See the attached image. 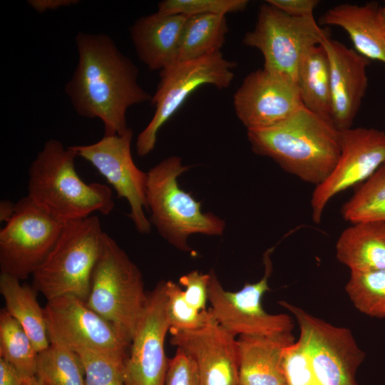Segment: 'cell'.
I'll return each mask as SVG.
<instances>
[{"label":"cell","instance_id":"obj_35","mask_svg":"<svg viewBox=\"0 0 385 385\" xmlns=\"http://www.w3.org/2000/svg\"><path fill=\"white\" fill-rule=\"evenodd\" d=\"M210 273L191 271L179 278V284L184 287V296L188 303L198 311L207 310Z\"/></svg>","mask_w":385,"mask_h":385},{"label":"cell","instance_id":"obj_23","mask_svg":"<svg viewBox=\"0 0 385 385\" xmlns=\"http://www.w3.org/2000/svg\"><path fill=\"white\" fill-rule=\"evenodd\" d=\"M36 291L14 276L0 274V293L6 310L21 325L40 352L49 346L50 341L43 308L38 302Z\"/></svg>","mask_w":385,"mask_h":385},{"label":"cell","instance_id":"obj_41","mask_svg":"<svg viewBox=\"0 0 385 385\" xmlns=\"http://www.w3.org/2000/svg\"><path fill=\"white\" fill-rule=\"evenodd\" d=\"M380 11H381L382 18H383V19H384V21L385 22V4H384V6H381Z\"/></svg>","mask_w":385,"mask_h":385},{"label":"cell","instance_id":"obj_25","mask_svg":"<svg viewBox=\"0 0 385 385\" xmlns=\"http://www.w3.org/2000/svg\"><path fill=\"white\" fill-rule=\"evenodd\" d=\"M227 31L225 16L199 14L188 16L181 34L176 62L220 51Z\"/></svg>","mask_w":385,"mask_h":385},{"label":"cell","instance_id":"obj_11","mask_svg":"<svg viewBox=\"0 0 385 385\" xmlns=\"http://www.w3.org/2000/svg\"><path fill=\"white\" fill-rule=\"evenodd\" d=\"M272 250L270 248L264 254L265 274L262 278L255 283H246L237 292L225 290L215 271L209 272V309L214 319L235 337L270 335L293 329L294 322L289 315L270 314L262 304L264 294L270 291L269 278L272 272L270 258Z\"/></svg>","mask_w":385,"mask_h":385},{"label":"cell","instance_id":"obj_1","mask_svg":"<svg viewBox=\"0 0 385 385\" xmlns=\"http://www.w3.org/2000/svg\"><path fill=\"white\" fill-rule=\"evenodd\" d=\"M76 45L78 61L66 93L79 115L102 121L104 135L122 134L128 109L152 98L138 83V68L106 34L79 32Z\"/></svg>","mask_w":385,"mask_h":385},{"label":"cell","instance_id":"obj_33","mask_svg":"<svg viewBox=\"0 0 385 385\" xmlns=\"http://www.w3.org/2000/svg\"><path fill=\"white\" fill-rule=\"evenodd\" d=\"M282 366L286 385H321L299 339L284 349Z\"/></svg>","mask_w":385,"mask_h":385},{"label":"cell","instance_id":"obj_15","mask_svg":"<svg viewBox=\"0 0 385 385\" xmlns=\"http://www.w3.org/2000/svg\"><path fill=\"white\" fill-rule=\"evenodd\" d=\"M169 330L165 281H160L148 292L132 339L123 366L125 385H165L169 364L165 341Z\"/></svg>","mask_w":385,"mask_h":385},{"label":"cell","instance_id":"obj_38","mask_svg":"<svg viewBox=\"0 0 385 385\" xmlns=\"http://www.w3.org/2000/svg\"><path fill=\"white\" fill-rule=\"evenodd\" d=\"M78 0H29L27 4L36 12L44 13L53 11L61 7L77 4Z\"/></svg>","mask_w":385,"mask_h":385},{"label":"cell","instance_id":"obj_18","mask_svg":"<svg viewBox=\"0 0 385 385\" xmlns=\"http://www.w3.org/2000/svg\"><path fill=\"white\" fill-rule=\"evenodd\" d=\"M322 45L329 62L332 121L343 131L352 127L368 87L366 69L370 61L354 49L332 39Z\"/></svg>","mask_w":385,"mask_h":385},{"label":"cell","instance_id":"obj_12","mask_svg":"<svg viewBox=\"0 0 385 385\" xmlns=\"http://www.w3.org/2000/svg\"><path fill=\"white\" fill-rule=\"evenodd\" d=\"M43 311L50 342L87 347L125 363L131 343L86 301L64 295L47 300Z\"/></svg>","mask_w":385,"mask_h":385},{"label":"cell","instance_id":"obj_14","mask_svg":"<svg viewBox=\"0 0 385 385\" xmlns=\"http://www.w3.org/2000/svg\"><path fill=\"white\" fill-rule=\"evenodd\" d=\"M341 153L329 176L313 190L310 205L319 223L328 202L339 193L368 180L385 164V132L357 127L341 131Z\"/></svg>","mask_w":385,"mask_h":385},{"label":"cell","instance_id":"obj_16","mask_svg":"<svg viewBox=\"0 0 385 385\" xmlns=\"http://www.w3.org/2000/svg\"><path fill=\"white\" fill-rule=\"evenodd\" d=\"M233 104L237 117L247 130L280 123L303 106L293 78L264 68L244 78Z\"/></svg>","mask_w":385,"mask_h":385},{"label":"cell","instance_id":"obj_28","mask_svg":"<svg viewBox=\"0 0 385 385\" xmlns=\"http://www.w3.org/2000/svg\"><path fill=\"white\" fill-rule=\"evenodd\" d=\"M341 214L351 224L369 221L385 222V164L343 205Z\"/></svg>","mask_w":385,"mask_h":385},{"label":"cell","instance_id":"obj_26","mask_svg":"<svg viewBox=\"0 0 385 385\" xmlns=\"http://www.w3.org/2000/svg\"><path fill=\"white\" fill-rule=\"evenodd\" d=\"M36 376L46 385H86L79 355L67 346L50 342L38 352Z\"/></svg>","mask_w":385,"mask_h":385},{"label":"cell","instance_id":"obj_4","mask_svg":"<svg viewBox=\"0 0 385 385\" xmlns=\"http://www.w3.org/2000/svg\"><path fill=\"white\" fill-rule=\"evenodd\" d=\"M178 156H170L147 172L145 197L150 222L176 249L190 252L188 239L193 234L222 235L225 222L203 212L201 203L178 185V178L188 170Z\"/></svg>","mask_w":385,"mask_h":385},{"label":"cell","instance_id":"obj_37","mask_svg":"<svg viewBox=\"0 0 385 385\" xmlns=\"http://www.w3.org/2000/svg\"><path fill=\"white\" fill-rule=\"evenodd\" d=\"M23 379L13 365L0 358V385H21Z\"/></svg>","mask_w":385,"mask_h":385},{"label":"cell","instance_id":"obj_36","mask_svg":"<svg viewBox=\"0 0 385 385\" xmlns=\"http://www.w3.org/2000/svg\"><path fill=\"white\" fill-rule=\"evenodd\" d=\"M266 1L285 14L297 18L314 17V11L319 4L317 0H267Z\"/></svg>","mask_w":385,"mask_h":385},{"label":"cell","instance_id":"obj_31","mask_svg":"<svg viewBox=\"0 0 385 385\" xmlns=\"http://www.w3.org/2000/svg\"><path fill=\"white\" fill-rule=\"evenodd\" d=\"M167 315L170 329L190 330L205 325L211 316L210 309L198 311L186 301L179 284L165 281Z\"/></svg>","mask_w":385,"mask_h":385},{"label":"cell","instance_id":"obj_2","mask_svg":"<svg viewBox=\"0 0 385 385\" xmlns=\"http://www.w3.org/2000/svg\"><path fill=\"white\" fill-rule=\"evenodd\" d=\"M341 131L302 106L270 128L247 130L253 152L272 159L284 171L315 186L335 167L341 153Z\"/></svg>","mask_w":385,"mask_h":385},{"label":"cell","instance_id":"obj_40","mask_svg":"<svg viewBox=\"0 0 385 385\" xmlns=\"http://www.w3.org/2000/svg\"><path fill=\"white\" fill-rule=\"evenodd\" d=\"M21 385H46L37 376L24 377Z\"/></svg>","mask_w":385,"mask_h":385},{"label":"cell","instance_id":"obj_19","mask_svg":"<svg viewBox=\"0 0 385 385\" xmlns=\"http://www.w3.org/2000/svg\"><path fill=\"white\" fill-rule=\"evenodd\" d=\"M188 16L157 11L137 19L130 27L139 59L151 71L176 63L181 34Z\"/></svg>","mask_w":385,"mask_h":385},{"label":"cell","instance_id":"obj_20","mask_svg":"<svg viewBox=\"0 0 385 385\" xmlns=\"http://www.w3.org/2000/svg\"><path fill=\"white\" fill-rule=\"evenodd\" d=\"M294 342L292 332L239 336L240 384L286 385L283 354Z\"/></svg>","mask_w":385,"mask_h":385},{"label":"cell","instance_id":"obj_6","mask_svg":"<svg viewBox=\"0 0 385 385\" xmlns=\"http://www.w3.org/2000/svg\"><path fill=\"white\" fill-rule=\"evenodd\" d=\"M148 299L140 270L105 232L86 304L131 343Z\"/></svg>","mask_w":385,"mask_h":385},{"label":"cell","instance_id":"obj_24","mask_svg":"<svg viewBox=\"0 0 385 385\" xmlns=\"http://www.w3.org/2000/svg\"><path fill=\"white\" fill-rule=\"evenodd\" d=\"M296 84L303 106L332 121L329 62L322 44L312 47L302 58Z\"/></svg>","mask_w":385,"mask_h":385},{"label":"cell","instance_id":"obj_39","mask_svg":"<svg viewBox=\"0 0 385 385\" xmlns=\"http://www.w3.org/2000/svg\"><path fill=\"white\" fill-rule=\"evenodd\" d=\"M16 210V203L9 200H2L0 202V221L6 223L14 215Z\"/></svg>","mask_w":385,"mask_h":385},{"label":"cell","instance_id":"obj_10","mask_svg":"<svg viewBox=\"0 0 385 385\" xmlns=\"http://www.w3.org/2000/svg\"><path fill=\"white\" fill-rule=\"evenodd\" d=\"M278 304L294 317L299 339L309 356L321 385H358L356 371L365 358L352 333L286 301Z\"/></svg>","mask_w":385,"mask_h":385},{"label":"cell","instance_id":"obj_5","mask_svg":"<svg viewBox=\"0 0 385 385\" xmlns=\"http://www.w3.org/2000/svg\"><path fill=\"white\" fill-rule=\"evenodd\" d=\"M105 232L96 215L66 222L54 246L33 273L34 287L50 300L73 295L86 301Z\"/></svg>","mask_w":385,"mask_h":385},{"label":"cell","instance_id":"obj_3","mask_svg":"<svg viewBox=\"0 0 385 385\" xmlns=\"http://www.w3.org/2000/svg\"><path fill=\"white\" fill-rule=\"evenodd\" d=\"M76 152L57 139L46 140L29 169L28 196L62 222L83 219L114 208L111 188L85 183L75 168Z\"/></svg>","mask_w":385,"mask_h":385},{"label":"cell","instance_id":"obj_27","mask_svg":"<svg viewBox=\"0 0 385 385\" xmlns=\"http://www.w3.org/2000/svg\"><path fill=\"white\" fill-rule=\"evenodd\" d=\"M38 352L21 325L5 308L0 312V358L13 365L23 377L36 375Z\"/></svg>","mask_w":385,"mask_h":385},{"label":"cell","instance_id":"obj_32","mask_svg":"<svg viewBox=\"0 0 385 385\" xmlns=\"http://www.w3.org/2000/svg\"><path fill=\"white\" fill-rule=\"evenodd\" d=\"M247 0H164L158 3V11L182 14L187 16L199 14H219L243 11Z\"/></svg>","mask_w":385,"mask_h":385},{"label":"cell","instance_id":"obj_8","mask_svg":"<svg viewBox=\"0 0 385 385\" xmlns=\"http://www.w3.org/2000/svg\"><path fill=\"white\" fill-rule=\"evenodd\" d=\"M329 37L314 17H293L266 1L260 6L255 26L245 34L243 43L261 52L264 68L296 81L305 53Z\"/></svg>","mask_w":385,"mask_h":385},{"label":"cell","instance_id":"obj_34","mask_svg":"<svg viewBox=\"0 0 385 385\" xmlns=\"http://www.w3.org/2000/svg\"><path fill=\"white\" fill-rule=\"evenodd\" d=\"M165 385H200L195 362L179 349L169 359Z\"/></svg>","mask_w":385,"mask_h":385},{"label":"cell","instance_id":"obj_9","mask_svg":"<svg viewBox=\"0 0 385 385\" xmlns=\"http://www.w3.org/2000/svg\"><path fill=\"white\" fill-rule=\"evenodd\" d=\"M65 223L28 195L16 202L13 217L0 230L1 272L24 280L33 274L56 242Z\"/></svg>","mask_w":385,"mask_h":385},{"label":"cell","instance_id":"obj_7","mask_svg":"<svg viewBox=\"0 0 385 385\" xmlns=\"http://www.w3.org/2000/svg\"><path fill=\"white\" fill-rule=\"evenodd\" d=\"M235 66L219 51L176 62L160 71V81L150 101L155 113L137 137V154L143 157L153 150L161 127L199 87L212 85L219 90L227 88L234 78Z\"/></svg>","mask_w":385,"mask_h":385},{"label":"cell","instance_id":"obj_22","mask_svg":"<svg viewBox=\"0 0 385 385\" xmlns=\"http://www.w3.org/2000/svg\"><path fill=\"white\" fill-rule=\"evenodd\" d=\"M335 250L338 261L351 272L385 270V222L351 224L339 236Z\"/></svg>","mask_w":385,"mask_h":385},{"label":"cell","instance_id":"obj_29","mask_svg":"<svg viewBox=\"0 0 385 385\" xmlns=\"http://www.w3.org/2000/svg\"><path fill=\"white\" fill-rule=\"evenodd\" d=\"M345 291L360 312L385 317V270L351 272Z\"/></svg>","mask_w":385,"mask_h":385},{"label":"cell","instance_id":"obj_13","mask_svg":"<svg viewBox=\"0 0 385 385\" xmlns=\"http://www.w3.org/2000/svg\"><path fill=\"white\" fill-rule=\"evenodd\" d=\"M133 130L128 128L120 135H103L89 145H71L78 156L89 162L113 187L119 198L130 205L128 217L142 234L149 233L151 223L145 217L148 209L145 190L147 173L140 170L131 155Z\"/></svg>","mask_w":385,"mask_h":385},{"label":"cell","instance_id":"obj_21","mask_svg":"<svg viewBox=\"0 0 385 385\" xmlns=\"http://www.w3.org/2000/svg\"><path fill=\"white\" fill-rule=\"evenodd\" d=\"M380 8L377 2L338 4L321 16L319 24L340 27L358 53L385 65V22Z\"/></svg>","mask_w":385,"mask_h":385},{"label":"cell","instance_id":"obj_30","mask_svg":"<svg viewBox=\"0 0 385 385\" xmlns=\"http://www.w3.org/2000/svg\"><path fill=\"white\" fill-rule=\"evenodd\" d=\"M71 349L82 361L86 385H125L124 362L87 347L76 346Z\"/></svg>","mask_w":385,"mask_h":385},{"label":"cell","instance_id":"obj_17","mask_svg":"<svg viewBox=\"0 0 385 385\" xmlns=\"http://www.w3.org/2000/svg\"><path fill=\"white\" fill-rule=\"evenodd\" d=\"M169 333L171 344L195 362L200 385H240L236 337L222 327L212 313L200 328L170 329Z\"/></svg>","mask_w":385,"mask_h":385}]
</instances>
